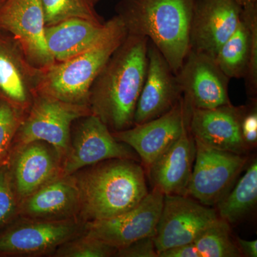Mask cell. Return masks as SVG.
<instances>
[{
  "instance_id": "obj_16",
  "label": "cell",
  "mask_w": 257,
  "mask_h": 257,
  "mask_svg": "<svg viewBox=\"0 0 257 257\" xmlns=\"http://www.w3.org/2000/svg\"><path fill=\"white\" fill-rule=\"evenodd\" d=\"M146 78L139 97L134 125L143 124L168 112L182 97L177 74L149 40Z\"/></svg>"
},
{
  "instance_id": "obj_1",
  "label": "cell",
  "mask_w": 257,
  "mask_h": 257,
  "mask_svg": "<svg viewBox=\"0 0 257 257\" xmlns=\"http://www.w3.org/2000/svg\"><path fill=\"white\" fill-rule=\"evenodd\" d=\"M149 39L128 35L115 50L89 92L92 114L111 133L134 125V116L148 66Z\"/></svg>"
},
{
  "instance_id": "obj_13",
  "label": "cell",
  "mask_w": 257,
  "mask_h": 257,
  "mask_svg": "<svg viewBox=\"0 0 257 257\" xmlns=\"http://www.w3.org/2000/svg\"><path fill=\"white\" fill-rule=\"evenodd\" d=\"M184 99L192 108L214 109L231 104L229 79L214 58L189 50L177 74Z\"/></svg>"
},
{
  "instance_id": "obj_23",
  "label": "cell",
  "mask_w": 257,
  "mask_h": 257,
  "mask_svg": "<svg viewBox=\"0 0 257 257\" xmlns=\"http://www.w3.org/2000/svg\"><path fill=\"white\" fill-rule=\"evenodd\" d=\"M257 201V162L253 160L232 190L218 202L220 219L229 224L237 222L256 205Z\"/></svg>"
},
{
  "instance_id": "obj_24",
  "label": "cell",
  "mask_w": 257,
  "mask_h": 257,
  "mask_svg": "<svg viewBox=\"0 0 257 257\" xmlns=\"http://www.w3.org/2000/svg\"><path fill=\"white\" fill-rule=\"evenodd\" d=\"M200 257H240L239 247L233 242L229 224L219 218L194 240Z\"/></svg>"
},
{
  "instance_id": "obj_21",
  "label": "cell",
  "mask_w": 257,
  "mask_h": 257,
  "mask_svg": "<svg viewBox=\"0 0 257 257\" xmlns=\"http://www.w3.org/2000/svg\"><path fill=\"white\" fill-rule=\"evenodd\" d=\"M195 154L188 121L175 143L147 168L154 188L164 194L187 196Z\"/></svg>"
},
{
  "instance_id": "obj_31",
  "label": "cell",
  "mask_w": 257,
  "mask_h": 257,
  "mask_svg": "<svg viewBox=\"0 0 257 257\" xmlns=\"http://www.w3.org/2000/svg\"><path fill=\"white\" fill-rule=\"evenodd\" d=\"M158 257H200L194 243H187L159 253Z\"/></svg>"
},
{
  "instance_id": "obj_10",
  "label": "cell",
  "mask_w": 257,
  "mask_h": 257,
  "mask_svg": "<svg viewBox=\"0 0 257 257\" xmlns=\"http://www.w3.org/2000/svg\"><path fill=\"white\" fill-rule=\"evenodd\" d=\"M164 197L163 193L153 188L133 209L109 219L87 221L84 223L82 231L116 249L143 238L154 237Z\"/></svg>"
},
{
  "instance_id": "obj_3",
  "label": "cell",
  "mask_w": 257,
  "mask_h": 257,
  "mask_svg": "<svg viewBox=\"0 0 257 257\" xmlns=\"http://www.w3.org/2000/svg\"><path fill=\"white\" fill-rule=\"evenodd\" d=\"M194 0H120L116 5L128 35L147 37L176 74L189 50Z\"/></svg>"
},
{
  "instance_id": "obj_12",
  "label": "cell",
  "mask_w": 257,
  "mask_h": 257,
  "mask_svg": "<svg viewBox=\"0 0 257 257\" xmlns=\"http://www.w3.org/2000/svg\"><path fill=\"white\" fill-rule=\"evenodd\" d=\"M191 109L182 96L168 112L112 134L116 140L133 148L148 168L179 138L188 123Z\"/></svg>"
},
{
  "instance_id": "obj_33",
  "label": "cell",
  "mask_w": 257,
  "mask_h": 257,
  "mask_svg": "<svg viewBox=\"0 0 257 257\" xmlns=\"http://www.w3.org/2000/svg\"><path fill=\"white\" fill-rule=\"evenodd\" d=\"M234 1L241 7L246 6V5L251 4V3H257V0H234Z\"/></svg>"
},
{
  "instance_id": "obj_30",
  "label": "cell",
  "mask_w": 257,
  "mask_h": 257,
  "mask_svg": "<svg viewBox=\"0 0 257 257\" xmlns=\"http://www.w3.org/2000/svg\"><path fill=\"white\" fill-rule=\"evenodd\" d=\"M241 135L246 147L257 143V107L256 101L251 106H244L241 121Z\"/></svg>"
},
{
  "instance_id": "obj_8",
  "label": "cell",
  "mask_w": 257,
  "mask_h": 257,
  "mask_svg": "<svg viewBox=\"0 0 257 257\" xmlns=\"http://www.w3.org/2000/svg\"><path fill=\"white\" fill-rule=\"evenodd\" d=\"M196 154L187 196L211 207L227 194L246 163V157L194 140Z\"/></svg>"
},
{
  "instance_id": "obj_6",
  "label": "cell",
  "mask_w": 257,
  "mask_h": 257,
  "mask_svg": "<svg viewBox=\"0 0 257 257\" xmlns=\"http://www.w3.org/2000/svg\"><path fill=\"white\" fill-rule=\"evenodd\" d=\"M0 231V256L53 254L59 246L82 232L79 219L47 221L24 219Z\"/></svg>"
},
{
  "instance_id": "obj_19",
  "label": "cell",
  "mask_w": 257,
  "mask_h": 257,
  "mask_svg": "<svg viewBox=\"0 0 257 257\" xmlns=\"http://www.w3.org/2000/svg\"><path fill=\"white\" fill-rule=\"evenodd\" d=\"M192 107V106H191ZM243 106L232 104L214 109H191L189 128L194 140L207 146L243 155L247 150L241 135Z\"/></svg>"
},
{
  "instance_id": "obj_15",
  "label": "cell",
  "mask_w": 257,
  "mask_h": 257,
  "mask_svg": "<svg viewBox=\"0 0 257 257\" xmlns=\"http://www.w3.org/2000/svg\"><path fill=\"white\" fill-rule=\"evenodd\" d=\"M242 7L234 0H194L189 50L215 58L241 20Z\"/></svg>"
},
{
  "instance_id": "obj_7",
  "label": "cell",
  "mask_w": 257,
  "mask_h": 257,
  "mask_svg": "<svg viewBox=\"0 0 257 257\" xmlns=\"http://www.w3.org/2000/svg\"><path fill=\"white\" fill-rule=\"evenodd\" d=\"M71 130L68 151L62 161V175L112 159L140 161L133 149L116 140L106 124L94 114L77 120Z\"/></svg>"
},
{
  "instance_id": "obj_14",
  "label": "cell",
  "mask_w": 257,
  "mask_h": 257,
  "mask_svg": "<svg viewBox=\"0 0 257 257\" xmlns=\"http://www.w3.org/2000/svg\"><path fill=\"white\" fill-rule=\"evenodd\" d=\"M216 63L229 79L244 78L248 95L257 94V3L242 7L239 25L220 47Z\"/></svg>"
},
{
  "instance_id": "obj_22",
  "label": "cell",
  "mask_w": 257,
  "mask_h": 257,
  "mask_svg": "<svg viewBox=\"0 0 257 257\" xmlns=\"http://www.w3.org/2000/svg\"><path fill=\"white\" fill-rule=\"evenodd\" d=\"M108 25V21L96 23L84 19H71L45 27L47 49L55 62L68 60L95 45Z\"/></svg>"
},
{
  "instance_id": "obj_11",
  "label": "cell",
  "mask_w": 257,
  "mask_h": 257,
  "mask_svg": "<svg viewBox=\"0 0 257 257\" xmlns=\"http://www.w3.org/2000/svg\"><path fill=\"white\" fill-rule=\"evenodd\" d=\"M41 0H6L0 8V31L18 44L29 62L45 69L55 63L45 40Z\"/></svg>"
},
{
  "instance_id": "obj_2",
  "label": "cell",
  "mask_w": 257,
  "mask_h": 257,
  "mask_svg": "<svg viewBox=\"0 0 257 257\" xmlns=\"http://www.w3.org/2000/svg\"><path fill=\"white\" fill-rule=\"evenodd\" d=\"M72 176L79 194V219L84 224L123 214L148 194L145 170L138 161H102Z\"/></svg>"
},
{
  "instance_id": "obj_9",
  "label": "cell",
  "mask_w": 257,
  "mask_h": 257,
  "mask_svg": "<svg viewBox=\"0 0 257 257\" xmlns=\"http://www.w3.org/2000/svg\"><path fill=\"white\" fill-rule=\"evenodd\" d=\"M219 219L215 209L189 196L165 194L154 236L157 253L194 242L203 231Z\"/></svg>"
},
{
  "instance_id": "obj_4",
  "label": "cell",
  "mask_w": 257,
  "mask_h": 257,
  "mask_svg": "<svg viewBox=\"0 0 257 257\" xmlns=\"http://www.w3.org/2000/svg\"><path fill=\"white\" fill-rule=\"evenodd\" d=\"M100 40L82 53L43 69L37 93L71 104L89 106V92L98 74L127 36L121 19L108 20Z\"/></svg>"
},
{
  "instance_id": "obj_35",
  "label": "cell",
  "mask_w": 257,
  "mask_h": 257,
  "mask_svg": "<svg viewBox=\"0 0 257 257\" xmlns=\"http://www.w3.org/2000/svg\"><path fill=\"white\" fill-rule=\"evenodd\" d=\"M5 1H6V0H0V8H1L2 6L4 5Z\"/></svg>"
},
{
  "instance_id": "obj_29",
  "label": "cell",
  "mask_w": 257,
  "mask_h": 257,
  "mask_svg": "<svg viewBox=\"0 0 257 257\" xmlns=\"http://www.w3.org/2000/svg\"><path fill=\"white\" fill-rule=\"evenodd\" d=\"M114 256L119 257H158L154 237L143 238L119 248Z\"/></svg>"
},
{
  "instance_id": "obj_5",
  "label": "cell",
  "mask_w": 257,
  "mask_h": 257,
  "mask_svg": "<svg viewBox=\"0 0 257 257\" xmlns=\"http://www.w3.org/2000/svg\"><path fill=\"white\" fill-rule=\"evenodd\" d=\"M89 114L92 111L89 106L71 104L37 93L25 113L12 148L43 141L52 145L63 161L68 151L72 124Z\"/></svg>"
},
{
  "instance_id": "obj_28",
  "label": "cell",
  "mask_w": 257,
  "mask_h": 257,
  "mask_svg": "<svg viewBox=\"0 0 257 257\" xmlns=\"http://www.w3.org/2000/svg\"><path fill=\"white\" fill-rule=\"evenodd\" d=\"M19 199L8 163L0 167V231L18 217Z\"/></svg>"
},
{
  "instance_id": "obj_25",
  "label": "cell",
  "mask_w": 257,
  "mask_h": 257,
  "mask_svg": "<svg viewBox=\"0 0 257 257\" xmlns=\"http://www.w3.org/2000/svg\"><path fill=\"white\" fill-rule=\"evenodd\" d=\"M45 25L51 26L71 19L103 23L89 0H41Z\"/></svg>"
},
{
  "instance_id": "obj_32",
  "label": "cell",
  "mask_w": 257,
  "mask_h": 257,
  "mask_svg": "<svg viewBox=\"0 0 257 257\" xmlns=\"http://www.w3.org/2000/svg\"><path fill=\"white\" fill-rule=\"evenodd\" d=\"M238 247L241 254L248 257L257 256V241L256 240H244L238 238Z\"/></svg>"
},
{
  "instance_id": "obj_34",
  "label": "cell",
  "mask_w": 257,
  "mask_h": 257,
  "mask_svg": "<svg viewBox=\"0 0 257 257\" xmlns=\"http://www.w3.org/2000/svg\"><path fill=\"white\" fill-rule=\"evenodd\" d=\"M99 1H100V0H89V3L92 5H94V6H95V5L97 4Z\"/></svg>"
},
{
  "instance_id": "obj_27",
  "label": "cell",
  "mask_w": 257,
  "mask_h": 257,
  "mask_svg": "<svg viewBox=\"0 0 257 257\" xmlns=\"http://www.w3.org/2000/svg\"><path fill=\"white\" fill-rule=\"evenodd\" d=\"M25 112L0 98V167L8 162Z\"/></svg>"
},
{
  "instance_id": "obj_18",
  "label": "cell",
  "mask_w": 257,
  "mask_h": 257,
  "mask_svg": "<svg viewBox=\"0 0 257 257\" xmlns=\"http://www.w3.org/2000/svg\"><path fill=\"white\" fill-rule=\"evenodd\" d=\"M7 163L20 200L62 175V160L50 144L32 142L13 147Z\"/></svg>"
},
{
  "instance_id": "obj_26",
  "label": "cell",
  "mask_w": 257,
  "mask_h": 257,
  "mask_svg": "<svg viewBox=\"0 0 257 257\" xmlns=\"http://www.w3.org/2000/svg\"><path fill=\"white\" fill-rule=\"evenodd\" d=\"M117 249L101 240L82 232L68 240L56 249L55 257L114 256Z\"/></svg>"
},
{
  "instance_id": "obj_20",
  "label": "cell",
  "mask_w": 257,
  "mask_h": 257,
  "mask_svg": "<svg viewBox=\"0 0 257 257\" xmlns=\"http://www.w3.org/2000/svg\"><path fill=\"white\" fill-rule=\"evenodd\" d=\"M79 191L73 177L62 176L20 200L18 217L36 220H67L79 219Z\"/></svg>"
},
{
  "instance_id": "obj_17",
  "label": "cell",
  "mask_w": 257,
  "mask_h": 257,
  "mask_svg": "<svg viewBox=\"0 0 257 257\" xmlns=\"http://www.w3.org/2000/svg\"><path fill=\"white\" fill-rule=\"evenodd\" d=\"M43 69L28 60L10 35L0 31V98L26 113L36 96Z\"/></svg>"
}]
</instances>
